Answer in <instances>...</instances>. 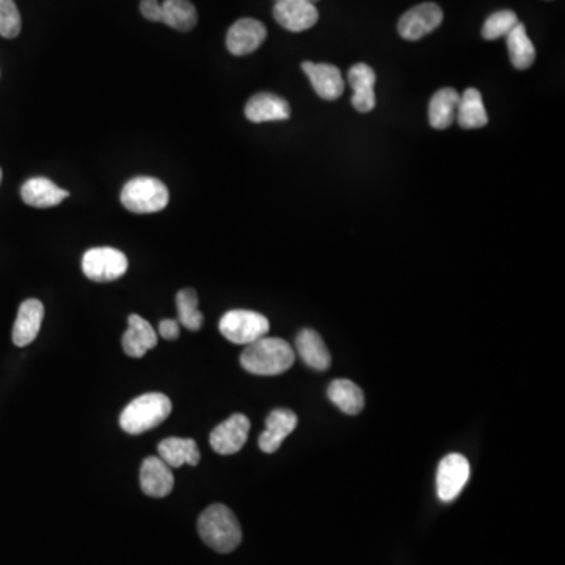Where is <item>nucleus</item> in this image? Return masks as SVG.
I'll use <instances>...</instances> for the list:
<instances>
[{"instance_id": "f257e3e1", "label": "nucleus", "mask_w": 565, "mask_h": 565, "mask_svg": "<svg viewBox=\"0 0 565 565\" xmlns=\"http://www.w3.org/2000/svg\"><path fill=\"white\" fill-rule=\"evenodd\" d=\"M296 360V354L291 344L281 338L258 339L248 344L241 355V365L245 371L255 376H280L291 369Z\"/></svg>"}, {"instance_id": "f03ea898", "label": "nucleus", "mask_w": 565, "mask_h": 565, "mask_svg": "<svg viewBox=\"0 0 565 565\" xmlns=\"http://www.w3.org/2000/svg\"><path fill=\"white\" fill-rule=\"evenodd\" d=\"M201 540L217 553H231L242 542V528L234 512L225 504H212L198 518Z\"/></svg>"}, {"instance_id": "7ed1b4c3", "label": "nucleus", "mask_w": 565, "mask_h": 565, "mask_svg": "<svg viewBox=\"0 0 565 565\" xmlns=\"http://www.w3.org/2000/svg\"><path fill=\"white\" fill-rule=\"evenodd\" d=\"M170 413H172V401L165 394H142L126 405L120 416V426L128 434H143L164 423Z\"/></svg>"}, {"instance_id": "20e7f679", "label": "nucleus", "mask_w": 565, "mask_h": 565, "mask_svg": "<svg viewBox=\"0 0 565 565\" xmlns=\"http://www.w3.org/2000/svg\"><path fill=\"white\" fill-rule=\"evenodd\" d=\"M121 205L134 214H154L167 208L170 192L161 179L137 176L124 184Z\"/></svg>"}, {"instance_id": "39448f33", "label": "nucleus", "mask_w": 565, "mask_h": 565, "mask_svg": "<svg viewBox=\"0 0 565 565\" xmlns=\"http://www.w3.org/2000/svg\"><path fill=\"white\" fill-rule=\"evenodd\" d=\"M219 330L231 343L248 346L267 336L270 324L266 316L256 311L231 310L223 314Z\"/></svg>"}, {"instance_id": "423d86ee", "label": "nucleus", "mask_w": 565, "mask_h": 565, "mask_svg": "<svg viewBox=\"0 0 565 565\" xmlns=\"http://www.w3.org/2000/svg\"><path fill=\"white\" fill-rule=\"evenodd\" d=\"M128 258L112 247L90 248L82 258V270L88 280L96 283L118 280L128 270Z\"/></svg>"}, {"instance_id": "0eeeda50", "label": "nucleus", "mask_w": 565, "mask_h": 565, "mask_svg": "<svg viewBox=\"0 0 565 565\" xmlns=\"http://www.w3.org/2000/svg\"><path fill=\"white\" fill-rule=\"evenodd\" d=\"M470 462L462 454H449L438 465L437 493L443 503H451L462 493L470 479Z\"/></svg>"}, {"instance_id": "6e6552de", "label": "nucleus", "mask_w": 565, "mask_h": 565, "mask_svg": "<svg viewBox=\"0 0 565 565\" xmlns=\"http://www.w3.org/2000/svg\"><path fill=\"white\" fill-rule=\"evenodd\" d=\"M443 22V10L437 4L416 5L399 19L398 32L404 40L416 41L434 32Z\"/></svg>"}, {"instance_id": "1a4fd4ad", "label": "nucleus", "mask_w": 565, "mask_h": 565, "mask_svg": "<svg viewBox=\"0 0 565 565\" xmlns=\"http://www.w3.org/2000/svg\"><path fill=\"white\" fill-rule=\"evenodd\" d=\"M248 432H250V420L242 413H236L211 432L209 443L217 454L231 456L244 448Z\"/></svg>"}, {"instance_id": "9d476101", "label": "nucleus", "mask_w": 565, "mask_h": 565, "mask_svg": "<svg viewBox=\"0 0 565 565\" xmlns=\"http://www.w3.org/2000/svg\"><path fill=\"white\" fill-rule=\"evenodd\" d=\"M274 18L283 29L299 33L318 22L319 11L307 0H281L275 2Z\"/></svg>"}, {"instance_id": "9b49d317", "label": "nucleus", "mask_w": 565, "mask_h": 565, "mask_svg": "<svg viewBox=\"0 0 565 565\" xmlns=\"http://www.w3.org/2000/svg\"><path fill=\"white\" fill-rule=\"evenodd\" d=\"M266 37L267 29L263 22L252 18L239 19L228 30L226 48L231 54L242 57L259 49Z\"/></svg>"}, {"instance_id": "f8f14e48", "label": "nucleus", "mask_w": 565, "mask_h": 565, "mask_svg": "<svg viewBox=\"0 0 565 565\" xmlns=\"http://www.w3.org/2000/svg\"><path fill=\"white\" fill-rule=\"evenodd\" d=\"M140 487L151 498H164L175 487L172 468L161 457H146L140 468Z\"/></svg>"}, {"instance_id": "ddd939ff", "label": "nucleus", "mask_w": 565, "mask_h": 565, "mask_svg": "<svg viewBox=\"0 0 565 565\" xmlns=\"http://www.w3.org/2000/svg\"><path fill=\"white\" fill-rule=\"evenodd\" d=\"M302 70L313 85L314 92L325 101H335L344 93V79L341 71L329 63L303 62Z\"/></svg>"}, {"instance_id": "4468645a", "label": "nucleus", "mask_w": 565, "mask_h": 565, "mask_svg": "<svg viewBox=\"0 0 565 565\" xmlns=\"http://www.w3.org/2000/svg\"><path fill=\"white\" fill-rule=\"evenodd\" d=\"M44 319V305L37 299H27L21 303L18 318L13 325V343L18 347H26L37 339Z\"/></svg>"}, {"instance_id": "2eb2a0df", "label": "nucleus", "mask_w": 565, "mask_h": 565, "mask_svg": "<svg viewBox=\"0 0 565 565\" xmlns=\"http://www.w3.org/2000/svg\"><path fill=\"white\" fill-rule=\"evenodd\" d=\"M297 415L288 409H277L270 412L266 420V431L259 435V448L266 454H274L285 438L296 431Z\"/></svg>"}, {"instance_id": "dca6fc26", "label": "nucleus", "mask_w": 565, "mask_h": 565, "mask_svg": "<svg viewBox=\"0 0 565 565\" xmlns=\"http://www.w3.org/2000/svg\"><path fill=\"white\" fill-rule=\"evenodd\" d=\"M245 117L252 123H269V121H285L291 117L288 101L274 93H258L248 99L245 106Z\"/></svg>"}, {"instance_id": "f3484780", "label": "nucleus", "mask_w": 565, "mask_h": 565, "mask_svg": "<svg viewBox=\"0 0 565 565\" xmlns=\"http://www.w3.org/2000/svg\"><path fill=\"white\" fill-rule=\"evenodd\" d=\"M128 325V330L123 335L124 354L132 358L145 357L157 346V335L153 325L139 314H131Z\"/></svg>"}, {"instance_id": "a211bd4d", "label": "nucleus", "mask_w": 565, "mask_h": 565, "mask_svg": "<svg viewBox=\"0 0 565 565\" xmlns=\"http://www.w3.org/2000/svg\"><path fill=\"white\" fill-rule=\"evenodd\" d=\"M21 197L26 205L44 209L60 205L65 198L70 197V192L60 189L51 179L38 176L22 184Z\"/></svg>"}, {"instance_id": "6ab92c4d", "label": "nucleus", "mask_w": 565, "mask_h": 565, "mask_svg": "<svg viewBox=\"0 0 565 565\" xmlns=\"http://www.w3.org/2000/svg\"><path fill=\"white\" fill-rule=\"evenodd\" d=\"M349 84L354 90L352 106L361 113H368L376 107V73L366 63H357L349 70Z\"/></svg>"}, {"instance_id": "aec40b11", "label": "nucleus", "mask_w": 565, "mask_h": 565, "mask_svg": "<svg viewBox=\"0 0 565 565\" xmlns=\"http://www.w3.org/2000/svg\"><path fill=\"white\" fill-rule=\"evenodd\" d=\"M157 452L170 468H181L183 465L197 467L201 459L200 449L192 438H165L157 446Z\"/></svg>"}, {"instance_id": "412c9836", "label": "nucleus", "mask_w": 565, "mask_h": 565, "mask_svg": "<svg viewBox=\"0 0 565 565\" xmlns=\"http://www.w3.org/2000/svg\"><path fill=\"white\" fill-rule=\"evenodd\" d=\"M297 352H299L305 365L316 371L329 369L332 363L329 349L325 346L324 339L318 332L311 329L302 330L296 338Z\"/></svg>"}, {"instance_id": "4be33fe9", "label": "nucleus", "mask_w": 565, "mask_h": 565, "mask_svg": "<svg viewBox=\"0 0 565 565\" xmlns=\"http://www.w3.org/2000/svg\"><path fill=\"white\" fill-rule=\"evenodd\" d=\"M460 96L454 88H442L429 103V123L434 129H448L456 121Z\"/></svg>"}, {"instance_id": "5701e85b", "label": "nucleus", "mask_w": 565, "mask_h": 565, "mask_svg": "<svg viewBox=\"0 0 565 565\" xmlns=\"http://www.w3.org/2000/svg\"><path fill=\"white\" fill-rule=\"evenodd\" d=\"M327 394L330 401L346 415H358L365 407V394L352 380H333Z\"/></svg>"}, {"instance_id": "b1692460", "label": "nucleus", "mask_w": 565, "mask_h": 565, "mask_svg": "<svg viewBox=\"0 0 565 565\" xmlns=\"http://www.w3.org/2000/svg\"><path fill=\"white\" fill-rule=\"evenodd\" d=\"M456 120L459 121L463 129L484 128L485 124L489 123L484 101H482L481 93L476 88H468L460 96Z\"/></svg>"}, {"instance_id": "393cba45", "label": "nucleus", "mask_w": 565, "mask_h": 565, "mask_svg": "<svg viewBox=\"0 0 565 565\" xmlns=\"http://www.w3.org/2000/svg\"><path fill=\"white\" fill-rule=\"evenodd\" d=\"M507 51L511 57L512 65L517 70H528L536 62V48L533 41L529 40L525 24L518 22L506 37Z\"/></svg>"}, {"instance_id": "a878e982", "label": "nucleus", "mask_w": 565, "mask_h": 565, "mask_svg": "<svg viewBox=\"0 0 565 565\" xmlns=\"http://www.w3.org/2000/svg\"><path fill=\"white\" fill-rule=\"evenodd\" d=\"M161 22L179 32H189L197 26V8L189 0H165Z\"/></svg>"}, {"instance_id": "bb28decb", "label": "nucleus", "mask_w": 565, "mask_h": 565, "mask_svg": "<svg viewBox=\"0 0 565 565\" xmlns=\"http://www.w3.org/2000/svg\"><path fill=\"white\" fill-rule=\"evenodd\" d=\"M176 308H178L179 324L190 332H198L201 329L205 316L198 308V294L195 289H181L176 294Z\"/></svg>"}, {"instance_id": "cd10ccee", "label": "nucleus", "mask_w": 565, "mask_h": 565, "mask_svg": "<svg viewBox=\"0 0 565 565\" xmlns=\"http://www.w3.org/2000/svg\"><path fill=\"white\" fill-rule=\"evenodd\" d=\"M517 15L512 10L496 11L487 18L482 27V38L484 40H498L507 37L511 30L518 24Z\"/></svg>"}, {"instance_id": "c85d7f7f", "label": "nucleus", "mask_w": 565, "mask_h": 565, "mask_svg": "<svg viewBox=\"0 0 565 565\" xmlns=\"http://www.w3.org/2000/svg\"><path fill=\"white\" fill-rule=\"evenodd\" d=\"M21 15L13 0H0V35L16 38L21 33Z\"/></svg>"}, {"instance_id": "c756f323", "label": "nucleus", "mask_w": 565, "mask_h": 565, "mask_svg": "<svg viewBox=\"0 0 565 565\" xmlns=\"http://www.w3.org/2000/svg\"><path fill=\"white\" fill-rule=\"evenodd\" d=\"M140 11L148 21L161 22L162 4L159 0H142L140 2Z\"/></svg>"}, {"instance_id": "7c9ffc66", "label": "nucleus", "mask_w": 565, "mask_h": 565, "mask_svg": "<svg viewBox=\"0 0 565 565\" xmlns=\"http://www.w3.org/2000/svg\"><path fill=\"white\" fill-rule=\"evenodd\" d=\"M159 333H161L162 338L168 339V341H175L181 335V329H179V322L173 321V319H164L159 324Z\"/></svg>"}, {"instance_id": "2f4dec72", "label": "nucleus", "mask_w": 565, "mask_h": 565, "mask_svg": "<svg viewBox=\"0 0 565 565\" xmlns=\"http://www.w3.org/2000/svg\"><path fill=\"white\" fill-rule=\"evenodd\" d=\"M275 2H281V0H275ZM307 2H311V4H316L319 0H307Z\"/></svg>"}, {"instance_id": "473e14b6", "label": "nucleus", "mask_w": 565, "mask_h": 565, "mask_svg": "<svg viewBox=\"0 0 565 565\" xmlns=\"http://www.w3.org/2000/svg\"><path fill=\"white\" fill-rule=\"evenodd\" d=\"M0 183H2V168H0Z\"/></svg>"}]
</instances>
